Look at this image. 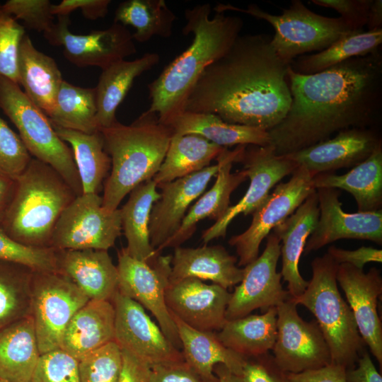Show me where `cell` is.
<instances>
[{
	"label": "cell",
	"instance_id": "cell-1",
	"mask_svg": "<svg viewBox=\"0 0 382 382\" xmlns=\"http://www.w3.org/2000/svg\"><path fill=\"white\" fill-rule=\"evenodd\" d=\"M291 103L268 131L277 156L289 154L349 128L372 127L382 110V54L379 49L313 74L287 67Z\"/></svg>",
	"mask_w": 382,
	"mask_h": 382
},
{
	"label": "cell",
	"instance_id": "cell-2",
	"mask_svg": "<svg viewBox=\"0 0 382 382\" xmlns=\"http://www.w3.org/2000/svg\"><path fill=\"white\" fill-rule=\"evenodd\" d=\"M265 34L239 35L221 58L203 71L185 111L213 113L224 122L269 131L291 103L289 65Z\"/></svg>",
	"mask_w": 382,
	"mask_h": 382
},
{
	"label": "cell",
	"instance_id": "cell-3",
	"mask_svg": "<svg viewBox=\"0 0 382 382\" xmlns=\"http://www.w3.org/2000/svg\"><path fill=\"white\" fill-rule=\"evenodd\" d=\"M209 3L185 11L184 35H193L190 47L168 64L148 85L151 100L148 112L167 126L185 111L187 98L203 71L221 58L240 35L243 21L239 16L216 13L210 18Z\"/></svg>",
	"mask_w": 382,
	"mask_h": 382
},
{
	"label": "cell",
	"instance_id": "cell-4",
	"mask_svg": "<svg viewBox=\"0 0 382 382\" xmlns=\"http://www.w3.org/2000/svg\"><path fill=\"white\" fill-rule=\"evenodd\" d=\"M100 130L111 160L102 205L112 212L134 188L154 177L164 160L173 132L158 122L156 114L147 111L129 125L116 121Z\"/></svg>",
	"mask_w": 382,
	"mask_h": 382
},
{
	"label": "cell",
	"instance_id": "cell-5",
	"mask_svg": "<svg viewBox=\"0 0 382 382\" xmlns=\"http://www.w3.org/2000/svg\"><path fill=\"white\" fill-rule=\"evenodd\" d=\"M16 183L1 228L19 243L50 248L55 225L76 195L52 167L34 158Z\"/></svg>",
	"mask_w": 382,
	"mask_h": 382
},
{
	"label": "cell",
	"instance_id": "cell-6",
	"mask_svg": "<svg viewBox=\"0 0 382 382\" xmlns=\"http://www.w3.org/2000/svg\"><path fill=\"white\" fill-rule=\"evenodd\" d=\"M337 267L327 253L315 257L306 290L290 299L307 308L316 317L330 349L331 363L352 369L364 352L365 343L352 311L338 289Z\"/></svg>",
	"mask_w": 382,
	"mask_h": 382
},
{
	"label": "cell",
	"instance_id": "cell-7",
	"mask_svg": "<svg viewBox=\"0 0 382 382\" xmlns=\"http://www.w3.org/2000/svg\"><path fill=\"white\" fill-rule=\"evenodd\" d=\"M216 13H244L271 24L275 33L270 44L276 55L286 65L305 53L320 52L340 38L354 32L341 17L330 18L308 9L300 0H293L280 15H272L255 4L246 8L230 4H218Z\"/></svg>",
	"mask_w": 382,
	"mask_h": 382
},
{
	"label": "cell",
	"instance_id": "cell-8",
	"mask_svg": "<svg viewBox=\"0 0 382 382\" xmlns=\"http://www.w3.org/2000/svg\"><path fill=\"white\" fill-rule=\"evenodd\" d=\"M0 108L19 132L31 156L52 167L76 196L83 194L71 148L55 132L48 117L20 86L0 76Z\"/></svg>",
	"mask_w": 382,
	"mask_h": 382
},
{
	"label": "cell",
	"instance_id": "cell-9",
	"mask_svg": "<svg viewBox=\"0 0 382 382\" xmlns=\"http://www.w3.org/2000/svg\"><path fill=\"white\" fill-rule=\"evenodd\" d=\"M88 296L57 271H33L31 311L40 354L61 349L64 332Z\"/></svg>",
	"mask_w": 382,
	"mask_h": 382
},
{
	"label": "cell",
	"instance_id": "cell-10",
	"mask_svg": "<svg viewBox=\"0 0 382 382\" xmlns=\"http://www.w3.org/2000/svg\"><path fill=\"white\" fill-rule=\"evenodd\" d=\"M98 194L76 196L54 228L50 248L55 250H103L114 246L121 234L120 209L108 211Z\"/></svg>",
	"mask_w": 382,
	"mask_h": 382
},
{
	"label": "cell",
	"instance_id": "cell-11",
	"mask_svg": "<svg viewBox=\"0 0 382 382\" xmlns=\"http://www.w3.org/2000/svg\"><path fill=\"white\" fill-rule=\"evenodd\" d=\"M117 257L118 291L151 312L163 334L180 350L182 346L178 330L165 298L171 272V255H159L149 264L131 257L122 248Z\"/></svg>",
	"mask_w": 382,
	"mask_h": 382
},
{
	"label": "cell",
	"instance_id": "cell-12",
	"mask_svg": "<svg viewBox=\"0 0 382 382\" xmlns=\"http://www.w3.org/2000/svg\"><path fill=\"white\" fill-rule=\"evenodd\" d=\"M315 190L313 176L302 166H298L287 182L278 184L252 213L250 226L228 240V244L236 248L238 266L245 267L256 260L264 238L291 215Z\"/></svg>",
	"mask_w": 382,
	"mask_h": 382
},
{
	"label": "cell",
	"instance_id": "cell-13",
	"mask_svg": "<svg viewBox=\"0 0 382 382\" xmlns=\"http://www.w3.org/2000/svg\"><path fill=\"white\" fill-rule=\"evenodd\" d=\"M290 298L277 309V337L273 359L282 371L297 374L331 363L330 349L316 321L299 315Z\"/></svg>",
	"mask_w": 382,
	"mask_h": 382
},
{
	"label": "cell",
	"instance_id": "cell-14",
	"mask_svg": "<svg viewBox=\"0 0 382 382\" xmlns=\"http://www.w3.org/2000/svg\"><path fill=\"white\" fill-rule=\"evenodd\" d=\"M236 162L241 163L250 185L243 197L229 207L224 215L202 233L206 245L213 239L225 237L227 228L239 214H252L283 178L291 174L297 164L285 156H277L270 144L243 146Z\"/></svg>",
	"mask_w": 382,
	"mask_h": 382
},
{
	"label": "cell",
	"instance_id": "cell-15",
	"mask_svg": "<svg viewBox=\"0 0 382 382\" xmlns=\"http://www.w3.org/2000/svg\"><path fill=\"white\" fill-rule=\"evenodd\" d=\"M57 18L50 30L43 35L50 44L62 46L65 58L76 66H96L104 70L137 52L132 34L120 23H113L107 29L78 35L69 29V16Z\"/></svg>",
	"mask_w": 382,
	"mask_h": 382
},
{
	"label": "cell",
	"instance_id": "cell-16",
	"mask_svg": "<svg viewBox=\"0 0 382 382\" xmlns=\"http://www.w3.org/2000/svg\"><path fill=\"white\" fill-rule=\"evenodd\" d=\"M279 257L280 241L272 232L267 237L262 254L243 267V279L231 293L226 320L245 317L257 308L266 311L291 297L283 289L281 273L277 271Z\"/></svg>",
	"mask_w": 382,
	"mask_h": 382
},
{
	"label": "cell",
	"instance_id": "cell-17",
	"mask_svg": "<svg viewBox=\"0 0 382 382\" xmlns=\"http://www.w3.org/2000/svg\"><path fill=\"white\" fill-rule=\"evenodd\" d=\"M111 302L115 308L114 341L151 366L184 360L175 348L145 312L141 305L118 291Z\"/></svg>",
	"mask_w": 382,
	"mask_h": 382
},
{
	"label": "cell",
	"instance_id": "cell-18",
	"mask_svg": "<svg viewBox=\"0 0 382 382\" xmlns=\"http://www.w3.org/2000/svg\"><path fill=\"white\" fill-rule=\"evenodd\" d=\"M320 214L313 232L308 237L303 253L308 254L342 238L368 240L382 243V210L348 213L335 188L316 190Z\"/></svg>",
	"mask_w": 382,
	"mask_h": 382
},
{
	"label": "cell",
	"instance_id": "cell-19",
	"mask_svg": "<svg viewBox=\"0 0 382 382\" xmlns=\"http://www.w3.org/2000/svg\"><path fill=\"white\" fill-rule=\"evenodd\" d=\"M169 311L194 329L220 330L231 298L226 289L196 278L169 281L165 292Z\"/></svg>",
	"mask_w": 382,
	"mask_h": 382
},
{
	"label": "cell",
	"instance_id": "cell-20",
	"mask_svg": "<svg viewBox=\"0 0 382 382\" xmlns=\"http://www.w3.org/2000/svg\"><path fill=\"white\" fill-rule=\"evenodd\" d=\"M381 145V138L373 127H354L341 130L332 138L284 156L297 166H303L313 177L354 167Z\"/></svg>",
	"mask_w": 382,
	"mask_h": 382
},
{
	"label": "cell",
	"instance_id": "cell-21",
	"mask_svg": "<svg viewBox=\"0 0 382 382\" xmlns=\"http://www.w3.org/2000/svg\"><path fill=\"white\" fill-rule=\"evenodd\" d=\"M337 282L345 294L363 341L382 365V325L377 311L382 293L380 270L371 267L366 273L343 263L338 265Z\"/></svg>",
	"mask_w": 382,
	"mask_h": 382
},
{
	"label": "cell",
	"instance_id": "cell-22",
	"mask_svg": "<svg viewBox=\"0 0 382 382\" xmlns=\"http://www.w3.org/2000/svg\"><path fill=\"white\" fill-rule=\"evenodd\" d=\"M217 171L216 163L156 185L161 191L152 207L149 225L150 242L155 250L178 231L190 205L204 192Z\"/></svg>",
	"mask_w": 382,
	"mask_h": 382
},
{
	"label": "cell",
	"instance_id": "cell-23",
	"mask_svg": "<svg viewBox=\"0 0 382 382\" xmlns=\"http://www.w3.org/2000/svg\"><path fill=\"white\" fill-rule=\"evenodd\" d=\"M245 145L237 146L232 151L224 148L216 158L218 165L213 186L190 208L178 231L156 251L158 254L168 248H176L192 237L197 224L203 219L219 220L230 207L232 192L248 178L245 171L231 173L233 163Z\"/></svg>",
	"mask_w": 382,
	"mask_h": 382
},
{
	"label": "cell",
	"instance_id": "cell-24",
	"mask_svg": "<svg viewBox=\"0 0 382 382\" xmlns=\"http://www.w3.org/2000/svg\"><path fill=\"white\" fill-rule=\"evenodd\" d=\"M55 250V249H54ZM56 271L89 299L111 301L118 291V271L108 250H55Z\"/></svg>",
	"mask_w": 382,
	"mask_h": 382
},
{
	"label": "cell",
	"instance_id": "cell-25",
	"mask_svg": "<svg viewBox=\"0 0 382 382\" xmlns=\"http://www.w3.org/2000/svg\"><path fill=\"white\" fill-rule=\"evenodd\" d=\"M319 214L315 190L291 215L273 228L272 232L280 241V273L284 282L287 283V291L291 297L300 296L308 286V281L301 275L299 265L307 240L316 226Z\"/></svg>",
	"mask_w": 382,
	"mask_h": 382
},
{
	"label": "cell",
	"instance_id": "cell-26",
	"mask_svg": "<svg viewBox=\"0 0 382 382\" xmlns=\"http://www.w3.org/2000/svg\"><path fill=\"white\" fill-rule=\"evenodd\" d=\"M237 261L221 245L176 247L171 255L170 281L196 278L209 280L227 289L243 279L244 269L236 265Z\"/></svg>",
	"mask_w": 382,
	"mask_h": 382
},
{
	"label": "cell",
	"instance_id": "cell-27",
	"mask_svg": "<svg viewBox=\"0 0 382 382\" xmlns=\"http://www.w3.org/2000/svg\"><path fill=\"white\" fill-rule=\"evenodd\" d=\"M115 308L105 300H89L72 317L62 337L61 349L78 361L114 341Z\"/></svg>",
	"mask_w": 382,
	"mask_h": 382
},
{
	"label": "cell",
	"instance_id": "cell-28",
	"mask_svg": "<svg viewBox=\"0 0 382 382\" xmlns=\"http://www.w3.org/2000/svg\"><path fill=\"white\" fill-rule=\"evenodd\" d=\"M17 72L25 94L49 117L64 79L54 59L39 51L28 34L19 46Z\"/></svg>",
	"mask_w": 382,
	"mask_h": 382
},
{
	"label": "cell",
	"instance_id": "cell-29",
	"mask_svg": "<svg viewBox=\"0 0 382 382\" xmlns=\"http://www.w3.org/2000/svg\"><path fill=\"white\" fill-rule=\"evenodd\" d=\"M170 314L176 325L184 360L204 381H219L214 374V368L219 364L242 376L246 357L225 347L214 332L194 329Z\"/></svg>",
	"mask_w": 382,
	"mask_h": 382
},
{
	"label": "cell",
	"instance_id": "cell-30",
	"mask_svg": "<svg viewBox=\"0 0 382 382\" xmlns=\"http://www.w3.org/2000/svg\"><path fill=\"white\" fill-rule=\"evenodd\" d=\"M313 184L316 190L335 188L349 192L356 201L357 212L381 209L382 145L345 174H318L313 177Z\"/></svg>",
	"mask_w": 382,
	"mask_h": 382
},
{
	"label": "cell",
	"instance_id": "cell-31",
	"mask_svg": "<svg viewBox=\"0 0 382 382\" xmlns=\"http://www.w3.org/2000/svg\"><path fill=\"white\" fill-rule=\"evenodd\" d=\"M158 53L148 52L132 61L121 60L102 70L97 86V122L99 129L108 127L117 120L116 110L131 88L134 79L156 66Z\"/></svg>",
	"mask_w": 382,
	"mask_h": 382
},
{
	"label": "cell",
	"instance_id": "cell-32",
	"mask_svg": "<svg viewBox=\"0 0 382 382\" xmlns=\"http://www.w3.org/2000/svg\"><path fill=\"white\" fill-rule=\"evenodd\" d=\"M173 134H197L220 146L270 144L268 132L224 122L213 113L184 111L168 125Z\"/></svg>",
	"mask_w": 382,
	"mask_h": 382
},
{
	"label": "cell",
	"instance_id": "cell-33",
	"mask_svg": "<svg viewBox=\"0 0 382 382\" xmlns=\"http://www.w3.org/2000/svg\"><path fill=\"white\" fill-rule=\"evenodd\" d=\"M40 355L31 316L0 331L1 379L30 382Z\"/></svg>",
	"mask_w": 382,
	"mask_h": 382
},
{
	"label": "cell",
	"instance_id": "cell-34",
	"mask_svg": "<svg viewBox=\"0 0 382 382\" xmlns=\"http://www.w3.org/2000/svg\"><path fill=\"white\" fill-rule=\"evenodd\" d=\"M157 188L152 179L141 183L130 192L127 202L120 209L127 243L126 251L131 257L149 264L160 255L151 246L149 230L152 207L160 198Z\"/></svg>",
	"mask_w": 382,
	"mask_h": 382
},
{
	"label": "cell",
	"instance_id": "cell-35",
	"mask_svg": "<svg viewBox=\"0 0 382 382\" xmlns=\"http://www.w3.org/2000/svg\"><path fill=\"white\" fill-rule=\"evenodd\" d=\"M51 124L58 137L71 148L83 193L98 194L111 168L100 130L87 134Z\"/></svg>",
	"mask_w": 382,
	"mask_h": 382
},
{
	"label": "cell",
	"instance_id": "cell-36",
	"mask_svg": "<svg viewBox=\"0 0 382 382\" xmlns=\"http://www.w3.org/2000/svg\"><path fill=\"white\" fill-rule=\"evenodd\" d=\"M224 148L197 134H173L164 160L152 180L158 185L198 172L209 166Z\"/></svg>",
	"mask_w": 382,
	"mask_h": 382
},
{
	"label": "cell",
	"instance_id": "cell-37",
	"mask_svg": "<svg viewBox=\"0 0 382 382\" xmlns=\"http://www.w3.org/2000/svg\"><path fill=\"white\" fill-rule=\"evenodd\" d=\"M217 336L225 347L244 357L265 354L272 349L276 340V307L261 315L226 320Z\"/></svg>",
	"mask_w": 382,
	"mask_h": 382
},
{
	"label": "cell",
	"instance_id": "cell-38",
	"mask_svg": "<svg viewBox=\"0 0 382 382\" xmlns=\"http://www.w3.org/2000/svg\"><path fill=\"white\" fill-rule=\"evenodd\" d=\"M382 28L347 35L316 54L301 55L289 64L298 74H313L349 59L367 55L379 48Z\"/></svg>",
	"mask_w": 382,
	"mask_h": 382
},
{
	"label": "cell",
	"instance_id": "cell-39",
	"mask_svg": "<svg viewBox=\"0 0 382 382\" xmlns=\"http://www.w3.org/2000/svg\"><path fill=\"white\" fill-rule=\"evenodd\" d=\"M175 20L164 0H126L119 4L114 16V23L134 28L133 40L141 43L155 35L170 37Z\"/></svg>",
	"mask_w": 382,
	"mask_h": 382
},
{
	"label": "cell",
	"instance_id": "cell-40",
	"mask_svg": "<svg viewBox=\"0 0 382 382\" xmlns=\"http://www.w3.org/2000/svg\"><path fill=\"white\" fill-rule=\"evenodd\" d=\"M95 88L73 85L64 80L48 118L59 127L92 134L99 131Z\"/></svg>",
	"mask_w": 382,
	"mask_h": 382
},
{
	"label": "cell",
	"instance_id": "cell-41",
	"mask_svg": "<svg viewBox=\"0 0 382 382\" xmlns=\"http://www.w3.org/2000/svg\"><path fill=\"white\" fill-rule=\"evenodd\" d=\"M33 270L0 259V331L30 316Z\"/></svg>",
	"mask_w": 382,
	"mask_h": 382
},
{
	"label": "cell",
	"instance_id": "cell-42",
	"mask_svg": "<svg viewBox=\"0 0 382 382\" xmlns=\"http://www.w3.org/2000/svg\"><path fill=\"white\" fill-rule=\"evenodd\" d=\"M122 364V352L115 341L79 361L80 382H117Z\"/></svg>",
	"mask_w": 382,
	"mask_h": 382
},
{
	"label": "cell",
	"instance_id": "cell-43",
	"mask_svg": "<svg viewBox=\"0 0 382 382\" xmlns=\"http://www.w3.org/2000/svg\"><path fill=\"white\" fill-rule=\"evenodd\" d=\"M25 28L6 12L0 3V76L18 84V52Z\"/></svg>",
	"mask_w": 382,
	"mask_h": 382
},
{
	"label": "cell",
	"instance_id": "cell-44",
	"mask_svg": "<svg viewBox=\"0 0 382 382\" xmlns=\"http://www.w3.org/2000/svg\"><path fill=\"white\" fill-rule=\"evenodd\" d=\"M0 259L26 265L34 271H56L55 250L19 243L0 226Z\"/></svg>",
	"mask_w": 382,
	"mask_h": 382
},
{
	"label": "cell",
	"instance_id": "cell-45",
	"mask_svg": "<svg viewBox=\"0 0 382 382\" xmlns=\"http://www.w3.org/2000/svg\"><path fill=\"white\" fill-rule=\"evenodd\" d=\"M32 158L19 134L0 117V173L17 180Z\"/></svg>",
	"mask_w": 382,
	"mask_h": 382
},
{
	"label": "cell",
	"instance_id": "cell-46",
	"mask_svg": "<svg viewBox=\"0 0 382 382\" xmlns=\"http://www.w3.org/2000/svg\"><path fill=\"white\" fill-rule=\"evenodd\" d=\"M30 382H80L79 361L61 349L42 354Z\"/></svg>",
	"mask_w": 382,
	"mask_h": 382
},
{
	"label": "cell",
	"instance_id": "cell-47",
	"mask_svg": "<svg viewBox=\"0 0 382 382\" xmlns=\"http://www.w3.org/2000/svg\"><path fill=\"white\" fill-rule=\"evenodd\" d=\"M52 4L50 0H8L2 4L4 10L16 20L23 21L24 28L41 32L53 26Z\"/></svg>",
	"mask_w": 382,
	"mask_h": 382
},
{
	"label": "cell",
	"instance_id": "cell-48",
	"mask_svg": "<svg viewBox=\"0 0 382 382\" xmlns=\"http://www.w3.org/2000/svg\"><path fill=\"white\" fill-rule=\"evenodd\" d=\"M313 4L332 8L353 31H362L366 25L373 0H312Z\"/></svg>",
	"mask_w": 382,
	"mask_h": 382
},
{
	"label": "cell",
	"instance_id": "cell-49",
	"mask_svg": "<svg viewBox=\"0 0 382 382\" xmlns=\"http://www.w3.org/2000/svg\"><path fill=\"white\" fill-rule=\"evenodd\" d=\"M255 357V361L246 358L241 376L243 382H289L286 373L279 369L272 356L266 353Z\"/></svg>",
	"mask_w": 382,
	"mask_h": 382
},
{
	"label": "cell",
	"instance_id": "cell-50",
	"mask_svg": "<svg viewBox=\"0 0 382 382\" xmlns=\"http://www.w3.org/2000/svg\"><path fill=\"white\" fill-rule=\"evenodd\" d=\"M149 382H206L185 360L151 366Z\"/></svg>",
	"mask_w": 382,
	"mask_h": 382
},
{
	"label": "cell",
	"instance_id": "cell-51",
	"mask_svg": "<svg viewBox=\"0 0 382 382\" xmlns=\"http://www.w3.org/2000/svg\"><path fill=\"white\" fill-rule=\"evenodd\" d=\"M110 0H63L52 6L53 16H68L76 10H80L87 19L95 21L105 17L108 12Z\"/></svg>",
	"mask_w": 382,
	"mask_h": 382
},
{
	"label": "cell",
	"instance_id": "cell-52",
	"mask_svg": "<svg viewBox=\"0 0 382 382\" xmlns=\"http://www.w3.org/2000/svg\"><path fill=\"white\" fill-rule=\"evenodd\" d=\"M327 253L338 265L346 263L362 270L368 262H382V250L372 247L361 246L357 250H349L330 246Z\"/></svg>",
	"mask_w": 382,
	"mask_h": 382
},
{
	"label": "cell",
	"instance_id": "cell-53",
	"mask_svg": "<svg viewBox=\"0 0 382 382\" xmlns=\"http://www.w3.org/2000/svg\"><path fill=\"white\" fill-rule=\"evenodd\" d=\"M346 368L330 363L323 367L293 374L286 373L289 382H347Z\"/></svg>",
	"mask_w": 382,
	"mask_h": 382
},
{
	"label": "cell",
	"instance_id": "cell-54",
	"mask_svg": "<svg viewBox=\"0 0 382 382\" xmlns=\"http://www.w3.org/2000/svg\"><path fill=\"white\" fill-rule=\"evenodd\" d=\"M121 352L122 364L117 382H149L151 365L127 350L121 349Z\"/></svg>",
	"mask_w": 382,
	"mask_h": 382
},
{
	"label": "cell",
	"instance_id": "cell-55",
	"mask_svg": "<svg viewBox=\"0 0 382 382\" xmlns=\"http://www.w3.org/2000/svg\"><path fill=\"white\" fill-rule=\"evenodd\" d=\"M357 368L346 369L347 382H382L381 374L376 369L369 354L364 351Z\"/></svg>",
	"mask_w": 382,
	"mask_h": 382
},
{
	"label": "cell",
	"instance_id": "cell-56",
	"mask_svg": "<svg viewBox=\"0 0 382 382\" xmlns=\"http://www.w3.org/2000/svg\"><path fill=\"white\" fill-rule=\"evenodd\" d=\"M16 185V180L0 173V226L13 198Z\"/></svg>",
	"mask_w": 382,
	"mask_h": 382
},
{
	"label": "cell",
	"instance_id": "cell-57",
	"mask_svg": "<svg viewBox=\"0 0 382 382\" xmlns=\"http://www.w3.org/2000/svg\"><path fill=\"white\" fill-rule=\"evenodd\" d=\"M369 30L382 28V1L373 0L371 5L366 25Z\"/></svg>",
	"mask_w": 382,
	"mask_h": 382
},
{
	"label": "cell",
	"instance_id": "cell-58",
	"mask_svg": "<svg viewBox=\"0 0 382 382\" xmlns=\"http://www.w3.org/2000/svg\"><path fill=\"white\" fill-rule=\"evenodd\" d=\"M218 378V382H243L242 377L231 372L226 366L216 364L214 368Z\"/></svg>",
	"mask_w": 382,
	"mask_h": 382
},
{
	"label": "cell",
	"instance_id": "cell-59",
	"mask_svg": "<svg viewBox=\"0 0 382 382\" xmlns=\"http://www.w3.org/2000/svg\"><path fill=\"white\" fill-rule=\"evenodd\" d=\"M0 382H9V381H5V380H3V379L0 378Z\"/></svg>",
	"mask_w": 382,
	"mask_h": 382
}]
</instances>
